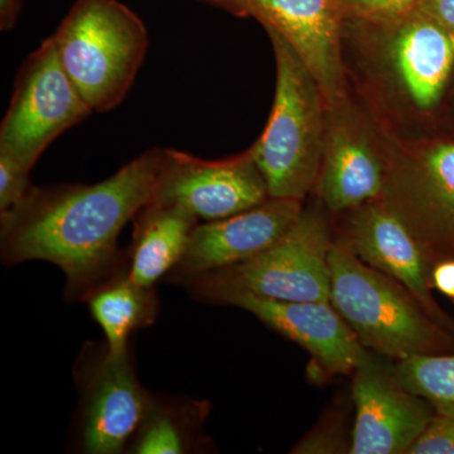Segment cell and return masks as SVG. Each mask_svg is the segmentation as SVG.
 <instances>
[{"label":"cell","instance_id":"6da1fadb","mask_svg":"<svg viewBox=\"0 0 454 454\" xmlns=\"http://www.w3.org/2000/svg\"><path fill=\"white\" fill-rule=\"evenodd\" d=\"M166 163L167 148H152L98 184L32 186L0 214L3 262H52L64 271L68 297L82 300L121 270L119 235L153 200Z\"/></svg>","mask_w":454,"mask_h":454},{"label":"cell","instance_id":"cb8c5ba5","mask_svg":"<svg viewBox=\"0 0 454 454\" xmlns=\"http://www.w3.org/2000/svg\"><path fill=\"white\" fill-rule=\"evenodd\" d=\"M419 9L454 35V0H423Z\"/></svg>","mask_w":454,"mask_h":454},{"label":"cell","instance_id":"7c38bea8","mask_svg":"<svg viewBox=\"0 0 454 454\" xmlns=\"http://www.w3.org/2000/svg\"><path fill=\"white\" fill-rule=\"evenodd\" d=\"M346 243L367 265L393 278L432 318L454 333V321L433 295L434 262L414 232L380 200L351 211Z\"/></svg>","mask_w":454,"mask_h":454},{"label":"cell","instance_id":"44dd1931","mask_svg":"<svg viewBox=\"0 0 454 454\" xmlns=\"http://www.w3.org/2000/svg\"><path fill=\"white\" fill-rule=\"evenodd\" d=\"M343 17L367 25L393 22L419 9L423 0H339Z\"/></svg>","mask_w":454,"mask_h":454},{"label":"cell","instance_id":"277c9868","mask_svg":"<svg viewBox=\"0 0 454 454\" xmlns=\"http://www.w3.org/2000/svg\"><path fill=\"white\" fill-rule=\"evenodd\" d=\"M51 37L66 73L98 114L121 106L149 47L145 22L119 0H76Z\"/></svg>","mask_w":454,"mask_h":454},{"label":"cell","instance_id":"2e32d148","mask_svg":"<svg viewBox=\"0 0 454 454\" xmlns=\"http://www.w3.org/2000/svg\"><path fill=\"white\" fill-rule=\"evenodd\" d=\"M300 200L268 199L234 216L197 223L186 252L170 271L169 282L184 283L201 274L241 264L265 252L300 216Z\"/></svg>","mask_w":454,"mask_h":454},{"label":"cell","instance_id":"7a4b0ae2","mask_svg":"<svg viewBox=\"0 0 454 454\" xmlns=\"http://www.w3.org/2000/svg\"><path fill=\"white\" fill-rule=\"evenodd\" d=\"M331 304L364 348L404 360L454 351V333L432 318L393 278L352 252L345 239L330 250Z\"/></svg>","mask_w":454,"mask_h":454},{"label":"cell","instance_id":"ac0fdd59","mask_svg":"<svg viewBox=\"0 0 454 454\" xmlns=\"http://www.w3.org/2000/svg\"><path fill=\"white\" fill-rule=\"evenodd\" d=\"M82 300L106 336L107 354L114 357L129 354L131 334L153 325L160 312L154 288L134 283L127 268L98 283Z\"/></svg>","mask_w":454,"mask_h":454},{"label":"cell","instance_id":"d6986e66","mask_svg":"<svg viewBox=\"0 0 454 454\" xmlns=\"http://www.w3.org/2000/svg\"><path fill=\"white\" fill-rule=\"evenodd\" d=\"M206 417V403L167 404L155 400L146 414L129 452L137 454H181L192 450L197 433Z\"/></svg>","mask_w":454,"mask_h":454},{"label":"cell","instance_id":"30bf717a","mask_svg":"<svg viewBox=\"0 0 454 454\" xmlns=\"http://www.w3.org/2000/svg\"><path fill=\"white\" fill-rule=\"evenodd\" d=\"M268 199L267 182L250 148L214 160L167 148L166 167L152 202L182 208L199 220L216 221L256 207Z\"/></svg>","mask_w":454,"mask_h":454},{"label":"cell","instance_id":"9a60e30c","mask_svg":"<svg viewBox=\"0 0 454 454\" xmlns=\"http://www.w3.org/2000/svg\"><path fill=\"white\" fill-rule=\"evenodd\" d=\"M211 301L252 313L306 349L328 375L354 373L367 356L363 343L331 301H274L240 291L221 293Z\"/></svg>","mask_w":454,"mask_h":454},{"label":"cell","instance_id":"7402d4cb","mask_svg":"<svg viewBox=\"0 0 454 454\" xmlns=\"http://www.w3.org/2000/svg\"><path fill=\"white\" fill-rule=\"evenodd\" d=\"M29 172L11 155L0 153V214H4L25 199L32 184Z\"/></svg>","mask_w":454,"mask_h":454},{"label":"cell","instance_id":"9c48e42d","mask_svg":"<svg viewBox=\"0 0 454 454\" xmlns=\"http://www.w3.org/2000/svg\"><path fill=\"white\" fill-rule=\"evenodd\" d=\"M259 20L283 37L303 59L327 106L345 98L343 17L339 0H196Z\"/></svg>","mask_w":454,"mask_h":454},{"label":"cell","instance_id":"52a82bcc","mask_svg":"<svg viewBox=\"0 0 454 454\" xmlns=\"http://www.w3.org/2000/svg\"><path fill=\"white\" fill-rule=\"evenodd\" d=\"M384 154L379 200L404 221L434 265L454 258V143L429 140Z\"/></svg>","mask_w":454,"mask_h":454},{"label":"cell","instance_id":"603a6c76","mask_svg":"<svg viewBox=\"0 0 454 454\" xmlns=\"http://www.w3.org/2000/svg\"><path fill=\"white\" fill-rule=\"evenodd\" d=\"M408 454H454V414H435Z\"/></svg>","mask_w":454,"mask_h":454},{"label":"cell","instance_id":"484cf974","mask_svg":"<svg viewBox=\"0 0 454 454\" xmlns=\"http://www.w3.org/2000/svg\"><path fill=\"white\" fill-rule=\"evenodd\" d=\"M20 12V0H0V29L11 31L16 26Z\"/></svg>","mask_w":454,"mask_h":454},{"label":"cell","instance_id":"4fadbf2b","mask_svg":"<svg viewBox=\"0 0 454 454\" xmlns=\"http://www.w3.org/2000/svg\"><path fill=\"white\" fill-rule=\"evenodd\" d=\"M82 381L80 441L83 452H124L154 403L137 378L129 354L114 357L104 349Z\"/></svg>","mask_w":454,"mask_h":454},{"label":"cell","instance_id":"ffe728a7","mask_svg":"<svg viewBox=\"0 0 454 454\" xmlns=\"http://www.w3.org/2000/svg\"><path fill=\"white\" fill-rule=\"evenodd\" d=\"M393 375L403 387L426 400L435 414H454L453 351L397 361Z\"/></svg>","mask_w":454,"mask_h":454},{"label":"cell","instance_id":"8fae6325","mask_svg":"<svg viewBox=\"0 0 454 454\" xmlns=\"http://www.w3.org/2000/svg\"><path fill=\"white\" fill-rule=\"evenodd\" d=\"M385 172V154L346 97L327 106L324 154L315 186L325 207L352 211L376 201L384 191Z\"/></svg>","mask_w":454,"mask_h":454},{"label":"cell","instance_id":"e0dca14e","mask_svg":"<svg viewBox=\"0 0 454 454\" xmlns=\"http://www.w3.org/2000/svg\"><path fill=\"white\" fill-rule=\"evenodd\" d=\"M133 223L128 277L140 286L154 288L177 267L199 219L175 206L151 201L140 208Z\"/></svg>","mask_w":454,"mask_h":454},{"label":"cell","instance_id":"3957f363","mask_svg":"<svg viewBox=\"0 0 454 454\" xmlns=\"http://www.w3.org/2000/svg\"><path fill=\"white\" fill-rule=\"evenodd\" d=\"M267 33L276 57V95L267 127L250 152L269 196L303 201L315 190L321 167L327 101L291 44Z\"/></svg>","mask_w":454,"mask_h":454},{"label":"cell","instance_id":"5b68a950","mask_svg":"<svg viewBox=\"0 0 454 454\" xmlns=\"http://www.w3.org/2000/svg\"><path fill=\"white\" fill-rule=\"evenodd\" d=\"M330 238L327 221L316 210L298 219L265 252L234 267L184 280L196 298L211 301L221 293H252L267 300L330 301Z\"/></svg>","mask_w":454,"mask_h":454},{"label":"cell","instance_id":"ba28073f","mask_svg":"<svg viewBox=\"0 0 454 454\" xmlns=\"http://www.w3.org/2000/svg\"><path fill=\"white\" fill-rule=\"evenodd\" d=\"M373 61L394 97L411 112L429 114L454 70V35L420 9L372 25Z\"/></svg>","mask_w":454,"mask_h":454},{"label":"cell","instance_id":"8992f818","mask_svg":"<svg viewBox=\"0 0 454 454\" xmlns=\"http://www.w3.org/2000/svg\"><path fill=\"white\" fill-rule=\"evenodd\" d=\"M91 113L59 61L52 37L46 38L18 70L0 125V153L32 169L53 140Z\"/></svg>","mask_w":454,"mask_h":454},{"label":"cell","instance_id":"d4e9b609","mask_svg":"<svg viewBox=\"0 0 454 454\" xmlns=\"http://www.w3.org/2000/svg\"><path fill=\"white\" fill-rule=\"evenodd\" d=\"M433 288L454 300V258L439 260L433 267Z\"/></svg>","mask_w":454,"mask_h":454},{"label":"cell","instance_id":"5bb4252c","mask_svg":"<svg viewBox=\"0 0 454 454\" xmlns=\"http://www.w3.org/2000/svg\"><path fill=\"white\" fill-rule=\"evenodd\" d=\"M355 415L349 453H409L435 415L434 409L403 387L369 355L354 372Z\"/></svg>","mask_w":454,"mask_h":454}]
</instances>
